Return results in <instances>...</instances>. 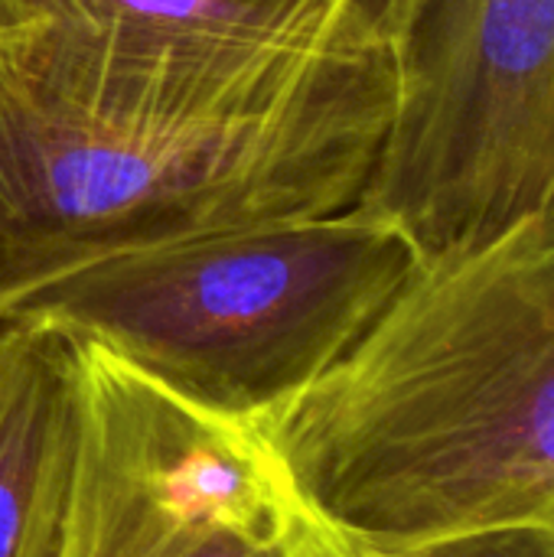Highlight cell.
<instances>
[{
  "mask_svg": "<svg viewBox=\"0 0 554 557\" xmlns=\"http://www.w3.org/2000/svg\"><path fill=\"white\" fill-rule=\"evenodd\" d=\"M78 343L0 320V557H59L82 441Z\"/></svg>",
  "mask_w": 554,
  "mask_h": 557,
  "instance_id": "52a82bcc",
  "label": "cell"
},
{
  "mask_svg": "<svg viewBox=\"0 0 554 557\" xmlns=\"http://www.w3.org/2000/svg\"><path fill=\"white\" fill-rule=\"evenodd\" d=\"M59 557H359L261 424L202 411L91 343Z\"/></svg>",
  "mask_w": 554,
  "mask_h": 557,
  "instance_id": "5b68a950",
  "label": "cell"
},
{
  "mask_svg": "<svg viewBox=\"0 0 554 557\" xmlns=\"http://www.w3.org/2000/svg\"><path fill=\"white\" fill-rule=\"evenodd\" d=\"M421 261L359 199L69 268L0 300V320L49 323L202 411L264 424L366 336Z\"/></svg>",
  "mask_w": 554,
  "mask_h": 557,
  "instance_id": "3957f363",
  "label": "cell"
},
{
  "mask_svg": "<svg viewBox=\"0 0 554 557\" xmlns=\"http://www.w3.org/2000/svg\"><path fill=\"white\" fill-rule=\"evenodd\" d=\"M42 13L0 49V72L52 108L118 124L264 114L340 52L379 46L343 0H42Z\"/></svg>",
  "mask_w": 554,
  "mask_h": 557,
  "instance_id": "8992f818",
  "label": "cell"
},
{
  "mask_svg": "<svg viewBox=\"0 0 554 557\" xmlns=\"http://www.w3.org/2000/svg\"><path fill=\"white\" fill-rule=\"evenodd\" d=\"M359 557H554L552 525H503L434 539L389 555Z\"/></svg>",
  "mask_w": 554,
  "mask_h": 557,
  "instance_id": "ba28073f",
  "label": "cell"
},
{
  "mask_svg": "<svg viewBox=\"0 0 554 557\" xmlns=\"http://www.w3.org/2000/svg\"><path fill=\"white\" fill-rule=\"evenodd\" d=\"M362 202L424 255L554 209V0H424Z\"/></svg>",
  "mask_w": 554,
  "mask_h": 557,
  "instance_id": "277c9868",
  "label": "cell"
},
{
  "mask_svg": "<svg viewBox=\"0 0 554 557\" xmlns=\"http://www.w3.org/2000/svg\"><path fill=\"white\" fill-rule=\"evenodd\" d=\"M343 7H346L353 26L366 39L389 46L395 52V46L405 39L408 26L415 23L424 0H343Z\"/></svg>",
  "mask_w": 554,
  "mask_h": 557,
  "instance_id": "9c48e42d",
  "label": "cell"
},
{
  "mask_svg": "<svg viewBox=\"0 0 554 557\" xmlns=\"http://www.w3.org/2000/svg\"><path fill=\"white\" fill-rule=\"evenodd\" d=\"M42 16V0H0V49L29 36Z\"/></svg>",
  "mask_w": 554,
  "mask_h": 557,
  "instance_id": "30bf717a",
  "label": "cell"
},
{
  "mask_svg": "<svg viewBox=\"0 0 554 557\" xmlns=\"http://www.w3.org/2000/svg\"><path fill=\"white\" fill-rule=\"evenodd\" d=\"M385 46L340 52L300 95L216 124H118L0 72V300L69 268L362 199L395 117Z\"/></svg>",
  "mask_w": 554,
  "mask_h": 557,
  "instance_id": "7a4b0ae2",
  "label": "cell"
},
{
  "mask_svg": "<svg viewBox=\"0 0 554 557\" xmlns=\"http://www.w3.org/2000/svg\"><path fill=\"white\" fill-rule=\"evenodd\" d=\"M552 212H554V209H552Z\"/></svg>",
  "mask_w": 554,
  "mask_h": 557,
  "instance_id": "8fae6325",
  "label": "cell"
},
{
  "mask_svg": "<svg viewBox=\"0 0 554 557\" xmlns=\"http://www.w3.org/2000/svg\"><path fill=\"white\" fill-rule=\"evenodd\" d=\"M261 431L359 555L554 529V212L424 255L366 336Z\"/></svg>",
  "mask_w": 554,
  "mask_h": 557,
  "instance_id": "6da1fadb",
  "label": "cell"
}]
</instances>
